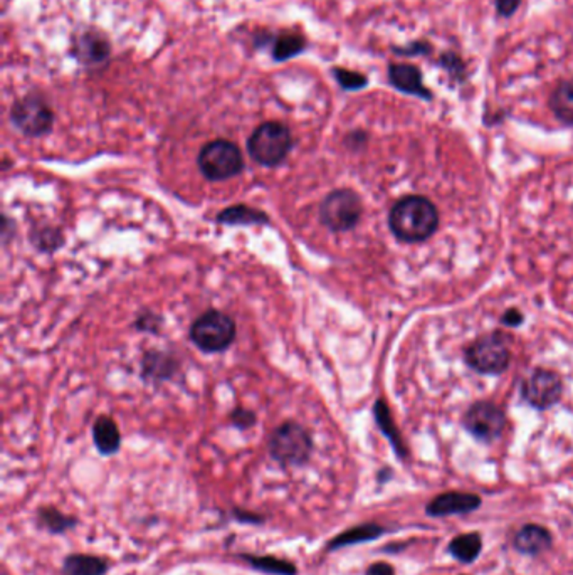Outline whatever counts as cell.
Here are the masks:
<instances>
[{
    "label": "cell",
    "instance_id": "obj_1",
    "mask_svg": "<svg viewBox=\"0 0 573 575\" xmlns=\"http://www.w3.org/2000/svg\"><path fill=\"white\" fill-rule=\"evenodd\" d=\"M439 224V214L426 197L409 195L400 199L390 211L389 226L397 240L404 242H422L429 240Z\"/></svg>",
    "mask_w": 573,
    "mask_h": 575
},
{
    "label": "cell",
    "instance_id": "obj_2",
    "mask_svg": "<svg viewBox=\"0 0 573 575\" xmlns=\"http://www.w3.org/2000/svg\"><path fill=\"white\" fill-rule=\"evenodd\" d=\"M268 451L281 467H305L313 453V439L306 428L287 420L269 436Z\"/></svg>",
    "mask_w": 573,
    "mask_h": 575
},
{
    "label": "cell",
    "instance_id": "obj_3",
    "mask_svg": "<svg viewBox=\"0 0 573 575\" xmlns=\"http://www.w3.org/2000/svg\"><path fill=\"white\" fill-rule=\"evenodd\" d=\"M293 148V137L286 125L266 121L252 132L248 140V152L264 167H276L286 160Z\"/></svg>",
    "mask_w": 573,
    "mask_h": 575
},
{
    "label": "cell",
    "instance_id": "obj_4",
    "mask_svg": "<svg viewBox=\"0 0 573 575\" xmlns=\"http://www.w3.org/2000/svg\"><path fill=\"white\" fill-rule=\"evenodd\" d=\"M512 360V336L503 332H493L479 336L478 340L466 350L469 367L481 373H502L506 371Z\"/></svg>",
    "mask_w": 573,
    "mask_h": 575
},
{
    "label": "cell",
    "instance_id": "obj_5",
    "mask_svg": "<svg viewBox=\"0 0 573 575\" xmlns=\"http://www.w3.org/2000/svg\"><path fill=\"white\" fill-rule=\"evenodd\" d=\"M236 322L226 313L211 310L199 316L191 328V340L207 353L224 352L236 340Z\"/></svg>",
    "mask_w": 573,
    "mask_h": 575
},
{
    "label": "cell",
    "instance_id": "obj_6",
    "mask_svg": "<svg viewBox=\"0 0 573 575\" xmlns=\"http://www.w3.org/2000/svg\"><path fill=\"white\" fill-rule=\"evenodd\" d=\"M197 164L203 177L209 180L232 179L244 170L240 146L222 138L203 145Z\"/></svg>",
    "mask_w": 573,
    "mask_h": 575
},
{
    "label": "cell",
    "instance_id": "obj_7",
    "mask_svg": "<svg viewBox=\"0 0 573 575\" xmlns=\"http://www.w3.org/2000/svg\"><path fill=\"white\" fill-rule=\"evenodd\" d=\"M363 205L359 193L350 189L333 191L324 197L320 207L322 222L333 232H345L359 224Z\"/></svg>",
    "mask_w": 573,
    "mask_h": 575
},
{
    "label": "cell",
    "instance_id": "obj_8",
    "mask_svg": "<svg viewBox=\"0 0 573 575\" xmlns=\"http://www.w3.org/2000/svg\"><path fill=\"white\" fill-rule=\"evenodd\" d=\"M11 120L17 130L37 138L51 132L54 113L42 96L25 95L14 103Z\"/></svg>",
    "mask_w": 573,
    "mask_h": 575
},
{
    "label": "cell",
    "instance_id": "obj_9",
    "mask_svg": "<svg viewBox=\"0 0 573 575\" xmlns=\"http://www.w3.org/2000/svg\"><path fill=\"white\" fill-rule=\"evenodd\" d=\"M463 424L471 436H474L479 441L491 443L502 436L506 426V418L498 406L491 402H478L467 409Z\"/></svg>",
    "mask_w": 573,
    "mask_h": 575
},
{
    "label": "cell",
    "instance_id": "obj_10",
    "mask_svg": "<svg viewBox=\"0 0 573 575\" xmlns=\"http://www.w3.org/2000/svg\"><path fill=\"white\" fill-rule=\"evenodd\" d=\"M521 394L526 402L535 409L551 408L560 399V379L553 372L538 369L526 379Z\"/></svg>",
    "mask_w": 573,
    "mask_h": 575
},
{
    "label": "cell",
    "instance_id": "obj_11",
    "mask_svg": "<svg viewBox=\"0 0 573 575\" xmlns=\"http://www.w3.org/2000/svg\"><path fill=\"white\" fill-rule=\"evenodd\" d=\"M481 504H483V498L476 493H441L426 504V515L430 518L467 515L476 512Z\"/></svg>",
    "mask_w": 573,
    "mask_h": 575
},
{
    "label": "cell",
    "instance_id": "obj_12",
    "mask_svg": "<svg viewBox=\"0 0 573 575\" xmlns=\"http://www.w3.org/2000/svg\"><path fill=\"white\" fill-rule=\"evenodd\" d=\"M71 51L72 56L78 62L91 68V66H99L107 62L111 54V46H109V41L101 33L89 29V31H83L72 41Z\"/></svg>",
    "mask_w": 573,
    "mask_h": 575
},
{
    "label": "cell",
    "instance_id": "obj_13",
    "mask_svg": "<svg viewBox=\"0 0 573 575\" xmlns=\"http://www.w3.org/2000/svg\"><path fill=\"white\" fill-rule=\"evenodd\" d=\"M553 547V535L549 528L538 523H528L520 528L513 537V549L528 557H538Z\"/></svg>",
    "mask_w": 573,
    "mask_h": 575
},
{
    "label": "cell",
    "instance_id": "obj_14",
    "mask_svg": "<svg viewBox=\"0 0 573 575\" xmlns=\"http://www.w3.org/2000/svg\"><path fill=\"white\" fill-rule=\"evenodd\" d=\"M385 532H387V528L375 523V522H367V523H362L357 527L348 528L328 542L326 551H342L345 547L373 542V540L380 539Z\"/></svg>",
    "mask_w": 573,
    "mask_h": 575
},
{
    "label": "cell",
    "instance_id": "obj_15",
    "mask_svg": "<svg viewBox=\"0 0 573 575\" xmlns=\"http://www.w3.org/2000/svg\"><path fill=\"white\" fill-rule=\"evenodd\" d=\"M93 441L101 455H117L121 446V434L117 422L108 416L98 418L93 426Z\"/></svg>",
    "mask_w": 573,
    "mask_h": 575
},
{
    "label": "cell",
    "instance_id": "obj_16",
    "mask_svg": "<svg viewBox=\"0 0 573 575\" xmlns=\"http://www.w3.org/2000/svg\"><path fill=\"white\" fill-rule=\"evenodd\" d=\"M37 527L51 535H62L70 532L72 528L78 527V518L76 516L62 514L56 506H39L36 512Z\"/></svg>",
    "mask_w": 573,
    "mask_h": 575
},
{
    "label": "cell",
    "instance_id": "obj_17",
    "mask_svg": "<svg viewBox=\"0 0 573 575\" xmlns=\"http://www.w3.org/2000/svg\"><path fill=\"white\" fill-rule=\"evenodd\" d=\"M109 563L89 553H71L62 561L64 575H107Z\"/></svg>",
    "mask_w": 573,
    "mask_h": 575
},
{
    "label": "cell",
    "instance_id": "obj_18",
    "mask_svg": "<svg viewBox=\"0 0 573 575\" xmlns=\"http://www.w3.org/2000/svg\"><path fill=\"white\" fill-rule=\"evenodd\" d=\"M389 78H390V83L404 93L426 96V98L430 96L429 91L422 84L420 71L410 64H392L389 70Z\"/></svg>",
    "mask_w": 573,
    "mask_h": 575
},
{
    "label": "cell",
    "instance_id": "obj_19",
    "mask_svg": "<svg viewBox=\"0 0 573 575\" xmlns=\"http://www.w3.org/2000/svg\"><path fill=\"white\" fill-rule=\"evenodd\" d=\"M481 551H483V537L478 532L461 533V535L454 537L447 545V551L454 561L466 563V565L476 562L481 555Z\"/></svg>",
    "mask_w": 573,
    "mask_h": 575
},
{
    "label": "cell",
    "instance_id": "obj_20",
    "mask_svg": "<svg viewBox=\"0 0 573 575\" xmlns=\"http://www.w3.org/2000/svg\"><path fill=\"white\" fill-rule=\"evenodd\" d=\"M240 559L261 574L298 575V567L295 563L285 561V559H277L275 555L240 553Z\"/></svg>",
    "mask_w": 573,
    "mask_h": 575
},
{
    "label": "cell",
    "instance_id": "obj_21",
    "mask_svg": "<svg viewBox=\"0 0 573 575\" xmlns=\"http://www.w3.org/2000/svg\"><path fill=\"white\" fill-rule=\"evenodd\" d=\"M550 107L559 120L573 125V80L561 81L550 98Z\"/></svg>",
    "mask_w": 573,
    "mask_h": 575
},
{
    "label": "cell",
    "instance_id": "obj_22",
    "mask_svg": "<svg viewBox=\"0 0 573 575\" xmlns=\"http://www.w3.org/2000/svg\"><path fill=\"white\" fill-rule=\"evenodd\" d=\"M221 224H268L269 217L249 205H232L217 216Z\"/></svg>",
    "mask_w": 573,
    "mask_h": 575
},
{
    "label": "cell",
    "instance_id": "obj_23",
    "mask_svg": "<svg viewBox=\"0 0 573 575\" xmlns=\"http://www.w3.org/2000/svg\"><path fill=\"white\" fill-rule=\"evenodd\" d=\"M175 371V360L162 352H150L144 359V377L152 381H164Z\"/></svg>",
    "mask_w": 573,
    "mask_h": 575
},
{
    "label": "cell",
    "instance_id": "obj_24",
    "mask_svg": "<svg viewBox=\"0 0 573 575\" xmlns=\"http://www.w3.org/2000/svg\"><path fill=\"white\" fill-rule=\"evenodd\" d=\"M375 418H377V422H379V426H380L383 434L389 438V441L394 446L397 456L404 459L407 456L406 444H404L400 434L397 431V428H395L394 422H392V418H390V412H389V409H387V406H385L383 402H377V404H375Z\"/></svg>",
    "mask_w": 573,
    "mask_h": 575
},
{
    "label": "cell",
    "instance_id": "obj_25",
    "mask_svg": "<svg viewBox=\"0 0 573 575\" xmlns=\"http://www.w3.org/2000/svg\"><path fill=\"white\" fill-rule=\"evenodd\" d=\"M306 49V41L296 34H281L273 37V60L287 61L301 54Z\"/></svg>",
    "mask_w": 573,
    "mask_h": 575
},
{
    "label": "cell",
    "instance_id": "obj_26",
    "mask_svg": "<svg viewBox=\"0 0 573 575\" xmlns=\"http://www.w3.org/2000/svg\"><path fill=\"white\" fill-rule=\"evenodd\" d=\"M333 72L336 81L345 90H360L367 84V78L359 72L348 71V70H334Z\"/></svg>",
    "mask_w": 573,
    "mask_h": 575
},
{
    "label": "cell",
    "instance_id": "obj_27",
    "mask_svg": "<svg viewBox=\"0 0 573 575\" xmlns=\"http://www.w3.org/2000/svg\"><path fill=\"white\" fill-rule=\"evenodd\" d=\"M37 238H39V242H37L39 250H56L60 246L61 240H62L60 232L54 231V229L41 231L37 234Z\"/></svg>",
    "mask_w": 573,
    "mask_h": 575
},
{
    "label": "cell",
    "instance_id": "obj_28",
    "mask_svg": "<svg viewBox=\"0 0 573 575\" xmlns=\"http://www.w3.org/2000/svg\"><path fill=\"white\" fill-rule=\"evenodd\" d=\"M230 420L240 429H249L256 424V416H254V412L248 410V409H238V410L232 412Z\"/></svg>",
    "mask_w": 573,
    "mask_h": 575
},
{
    "label": "cell",
    "instance_id": "obj_29",
    "mask_svg": "<svg viewBox=\"0 0 573 575\" xmlns=\"http://www.w3.org/2000/svg\"><path fill=\"white\" fill-rule=\"evenodd\" d=\"M234 518L240 522V523H251V525H263L264 516L258 515V514H252L249 510H244V508H234L232 512Z\"/></svg>",
    "mask_w": 573,
    "mask_h": 575
},
{
    "label": "cell",
    "instance_id": "obj_30",
    "mask_svg": "<svg viewBox=\"0 0 573 575\" xmlns=\"http://www.w3.org/2000/svg\"><path fill=\"white\" fill-rule=\"evenodd\" d=\"M365 575H395V569L387 562H373L365 570Z\"/></svg>",
    "mask_w": 573,
    "mask_h": 575
},
{
    "label": "cell",
    "instance_id": "obj_31",
    "mask_svg": "<svg viewBox=\"0 0 573 575\" xmlns=\"http://www.w3.org/2000/svg\"><path fill=\"white\" fill-rule=\"evenodd\" d=\"M521 322H523V315L518 310H510L503 316V324L508 325V326H518Z\"/></svg>",
    "mask_w": 573,
    "mask_h": 575
},
{
    "label": "cell",
    "instance_id": "obj_32",
    "mask_svg": "<svg viewBox=\"0 0 573 575\" xmlns=\"http://www.w3.org/2000/svg\"><path fill=\"white\" fill-rule=\"evenodd\" d=\"M518 2H520V0H498L500 13L510 15V14L513 13L514 9H516Z\"/></svg>",
    "mask_w": 573,
    "mask_h": 575
}]
</instances>
